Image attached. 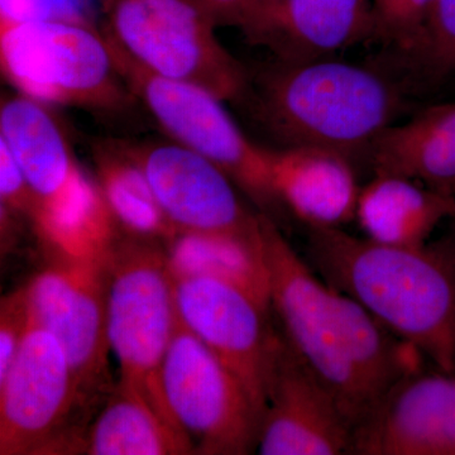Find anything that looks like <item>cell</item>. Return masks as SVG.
Here are the masks:
<instances>
[{"label": "cell", "mask_w": 455, "mask_h": 455, "mask_svg": "<svg viewBox=\"0 0 455 455\" xmlns=\"http://www.w3.org/2000/svg\"><path fill=\"white\" fill-rule=\"evenodd\" d=\"M368 157L374 173L403 176L455 196V103L427 108L409 122L392 124Z\"/></svg>", "instance_id": "cell-19"}, {"label": "cell", "mask_w": 455, "mask_h": 455, "mask_svg": "<svg viewBox=\"0 0 455 455\" xmlns=\"http://www.w3.org/2000/svg\"><path fill=\"white\" fill-rule=\"evenodd\" d=\"M31 323L26 289L17 290L2 299L0 304V379L7 376L9 368L22 346Z\"/></svg>", "instance_id": "cell-26"}, {"label": "cell", "mask_w": 455, "mask_h": 455, "mask_svg": "<svg viewBox=\"0 0 455 455\" xmlns=\"http://www.w3.org/2000/svg\"><path fill=\"white\" fill-rule=\"evenodd\" d=\"M0 68L14 92L46 106L118 114L139 104L85 17L0 25Z\"/></svg>", "instance_id": "cell-4"}, {"label": "cell", "mask_w": 455, "mask_h": 455, "mask_svg": "<svg viewBox=\"0 0 455 455\" xmlns=\"http://www.w3.org/2000/svg\"><path fill=\"white\" fill-rule=\"evenodd\" d=\"M331 295L347 355L367 405L368 418L398 383L423 370L425 358L350 296L333 286Z\"/></svg>", "instance_id": "cell-20"}, {"label": "cell", "mask_w": 455, "mask_h": 455, "mask_svg": "<svg viewBox=\"0 0 455 455\" xmlns=\"http://www.w3.org/2000/svg\"><path fill=\"white\" fill-rule=\"evenodd\" d=\"M161 381L171 415L196 454L257 451L262 414L238 377L181 322Z\"/></svg>", "instance_id": "cell-9"}, {"label": "cell", "mask_w": 455, "mask_h": 455, "mask_svg": "<svg viewBox=\"0 0 455 455\" xmlns=\"http://www.w3.org/2000/svg\"><path fill=\"white\" fill-rule=\"evenodd\" d=\"M80 401L64 347L31 319L7 376L0 379V455L44 454Z\"/></svg>", "instance_id": "cell-12"}, {"label": "cell", "mask_w": 455, "mask_h": 455, "mask_svg": "<svg viewBox=\"0 0 455 455\" xmlns=\"http://www.w3.org/2000/svg\"><path fill=\"white\" fill-rule=\"evenodd\" d=\"M238 28L280 62L334 57L373 35L372 0H256Z\"/></svg>", "instance_id": "cell-16"}, {"label": "cell", "mask_w": 455, "mask_h": 455, "mask_svg": "<svg viewBox=\"0 0 455 455\" xmlns=\"http://www.w3.org/2000/svg\"><path fill=\"white\" fill-rule=\"evenodd\" d=\"M352 454L455 455V374H410L355 430Z\"/></svg>", "instance_id": "cell-15"}, {"label": "cell", "mask_w": 455, "mask_h": 455, "mask_svg": "<svg viewBox=\"0 0 455 455\" xmlns=\"http://www.w3.org/2000/svg\"><path fill=\"white\" fill-rule=\"evenodd\" d=\"M90 147L95 181L116 223L134 238L167 243L178 230L158 205L127 140H95Z\"/></svg>", "instance_id": "cell-23"}, {"label": "cell", "mask_w": 455, "mask_h": 455, "mask_svg": "<svg viewBox=\"0 0 455 455\" xmlns=\"http://www.w3.org/2000/svg\"><path fill=\"white\" fill-rule=\"evenodd\" d=\"M0 142L25 175L35 202L29 223L53 256L107 257L116 220L51 107L20 92L3 95Z\"/></svg>", "instance_id": "cell-3"}, {"label": "cell", "mask_w": 455, "mask_h": 455, "mask_svg": "<svg viewBox=\"0 0 455 455\" xmlns=\"http://www.w3.org/2000/svg\"><path fill=\"white\" fill-rule=\"evenodd\" d=\"M44 454H196L190 439L148 403L116 385L98 418L79 434H62Z\"/></svg>", "instance_id": "cell-18"}, {"label": "cell", "mask_w": 455, "mask_h": 455, "mask_svg": "<svg viewBox=\"0 0 455 455\" xmlns=\"http://www.w3.org/2000/svg\"><path fill=\"white\" fill-rule=\"evenodd\" d=\"M33 196L25 175L4 143L0 142V208L29 221Z\"/></svg>", "instance_id": "cell-27"}, {"label": "cell", "mask_w": 455, "mask_h": 455, "mask_svg": "<svg viewBox=\"0 0 455 455\" xmlns=\"http://www.w3.org/2000/svg\"><path fill=\"white\" fill-rule=\"evenodd\" d=\"M455 214V196L415 180L374 173L359 191L355 218L364 236L379 243L420 247L445 218Z\"/></svg>", "instance_id": "cell-21"}, {"label": "cell", "mask_w": 455, "mask_h": 455, "mask_svg": "<svg viewBox=\"0 0 455 455\" xmlns=\"http://www.w3.org/2000/svg\"><path fill=\"white\" fill-rule=\"evenodd\" d=\"M355 429L284 338L278 339L257 451L262 455L352 454Z\"/></svg>", "instance_id": "cell-14"}, {"label": "cell", "mask_w": 455, "mask_h": 455, "mask_svg": "<svg viewBox=\"0 0 455 455\" xmlns=\"http://www.w3.org/2000/svg\"><path fill=\"white\" fill-rule=\"evenodd\" d=\"M434 5L435 0H372L373 33L416 52Z\"/></svg>", "instance_id": "cell-24"}, {"label": "cell", "mask_w": 455, "mask_h": 455, "mask_svg": "<svg viewBox=\"0 0 455 455\" xmlns=\"http://www.w3.org/2000/svg\"><path fill=\"white\" fill-rule=\"evenodd\" d=\"M108 40L149 73L196 84L221 100L247 97L243 66L197 0H97Z\"/></svg>", "instance_id": "cell-6"}, {"label": "cell", "mask_w": 455, "mask_h": 455, "mask_svg": "<svg viewBox=\"0 0 455 455\" xmlns=\"http://www.w3.org/2000/svg\"><path fill=\"white\" fill-rule=\"evenodd\" d=\"M127 145L178 232L259 233L265 214L245 206L238 187L217 164L171 140Z\"/></svg>", "instance_id": "cell-13"}, {"label": "cell", "mask_w": 455, "mask_h": 455, "mask_svg": "<svg viewBox=\"0 0 455 455\" xmlns=\"http://www.w3.org/2000/svg\"><path fill=\"white\" fill-rule=\"evenodd\" d=\"M262 247L271 309L283 324L284 340L333 395L355 433L368 410L347 355L331 286L311 271L267 214L263 218Z\"/></svg>", "instance_id": "cell-8"}, {"label": "cell", "mask_w": 455, "mask_h": 455, "mask_svg": "<svg viewBox=\"0 0 455 455\" xmlns=\"http://www.w3.org/2000/svg\"><path fill=\"white\" fill-rule=\"evenodd\" d=\"M416 52L435 73L455 71V0H435L429 25Z\"/></svg>", "instance_id": "cell-25"}, {"label": "cell", "mask_w": 455, "mask_h": 455, "mask_svg": "<svg viewBox=\"0 0 455 455\" xmlns=\"http://www.w3.org/2000/svg\"><path fill=\"white\" fill-rule=\"evenodd\" d=\"M180 322L238 377L265 414L280 337L269 307L235 284L211 277H173Z\"/></svg>", "instance_id": "cell-10"}, {"label": "cell", "mask_w": 455, "mask_h": 455, "mask_svg": "<svg viewBox=\"0 0 455 455\" xmlns=\"http://www.w3.org/2000/svg\"><path fill=\"white\" fill-rule=\"evenodd\" d=\"M166 244L167 262L173 277L226 281L271 309L262 228L257 235L178 232Z\"/></svg>", "instance_id": "cell-22"}, {"label": "cell", "mask_w": 455, "mask_h": 455, "mask_svg": "<svg viewBox=\"0 0 455 455\" xmlns=\"http://www.w3.org/2000/svg\"><path fill=\"white\" fill-rule=\"evenodd\" d=\"M403 100L372 68L334 57L280 62L254 92L259 121L283 147H316L355 160L370 156Z\"/></svg>", "instance_id": "cell-2"}, {"label": "cell", "mask_w": 455, "mask_h": 455, "mask_svg": "<svg viewBox=\"0 0 455 455\" xmlns=\"http://www.w3.org/2000/svg\"><path fill=\"white\" fill-rule=\"evenodd\" d=\"M311 259L325 283L455 374V260L444 251L379 243L341 228H309Z\"/></svg>", "instance_id": "cell-1"}, {"label": "cell", "mask_w": 455, "mask_h": 455, "mask_svg": "<svg viewBox=\"0 0 455 455\" xmlns=\"http://www.w3.org/2000/svg\"><path fill=\"white\" fill-rule=\"evenodd\" d=\"M278 203L309 228H340L355 220L359 187L349 158L316 147L268 149Z\"/></svg>", "instance_id": "cell-17"}, {"label": "cell", "mask_w": 455, "mask_h": 455, "mask_svg": "<svg viewBox=\"0 0 455 455\" xmlns=\"http://www.w3.org/2000/svg\"><path fill=\"white\" fill-rule=\"evenodd\" d=\"M107 41L132 94L167 139L217 164L259 208L280 205L272 188L267 148L245 136L228 113L226 101L196 84L149 73Z\"/></svg>", "instance_id": "cell-7"}, {"label": "cell", "mask_w": 455, "mask_h": 455, "mask_svg": "<svg viewBox=\"0 0 455 455\" xmlns=\"http://www.w3.org/2000/svg\"><path fill=\"white\" fill-rule=\"evenodd\" d=\"M197 2L218 28L220 27L238 28L242 20L256 0H197Z\"/></svg>", "instance_id": "cell-29"}, {"label": "cell", "mask_w": 455, "mask_h": 455, "mask_svg": "<svg viewBox=\"0 0 455 455\" xmlns=\"http://www.w3.org/2000/svg\"><path fill=\"white\" fill-rule=\"evenodd\" d=\"M108 257L56 256L25 287L31 319L64 347L82 400L103 385L107 376Z\"/></svg>", "instance_id": "cell-11"}, {"label": "cell", "mask_w": 455, "mask_h": 455, "mask_svg": "<svg viewBox=\"0 0 455 455\" xmlns=\"http://www.w3.org/2000/svg\"><path fill=\"white\" fill-rule=\"evenodd\" d=\"M107 276L108 341L119 362L118 386L145 398L181 430L167 407L161 381L180 323L166 251L148 239H116Z\"/></svg>", "instance_id": "cell-5"}, {"label": "cell", "mask_w": 455, "mask_h": 455, "mask_svg": "<svg viewBox=\"0 0 455 455\" xmlns=\"http://www.w3.org/2000/svg\"><path fill=\"white\" fill-rule=\"evenodd\" d=\"M59 17H83L62 8L57 0H2L0 25H17Z\"/></svg>", "instance_id": "cell-28"}]
</instances>
